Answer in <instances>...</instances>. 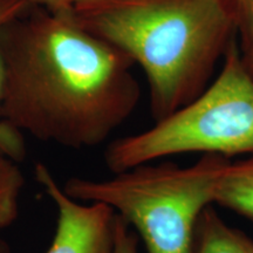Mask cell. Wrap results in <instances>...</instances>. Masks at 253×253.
<instances>
[{"label":"cell","mask_w":253,"mask_h":253,"mask_svg":"<svg viewBox=\"0 0 253 253\" xmlns=\"http://www.w3.org/2000/svg\"><path fill=\"white\" fill-rule=\"evenodd\" d=\"M0 119L45 143L81 150L103 143L141 97L135 65L68 11L30 6L0 34Z\"/></svg>","instance_id":"obj_1"},{"label":"cell","mask_w":253,"mask_h":253,"mask_svg":"<svg viewBox=\"0 0 253 253\" xmlns=\"http://www.w3.org/2000/svg\"><path fill=\"white\" fill-rule=\"evenodd\" d=\"M78 23L143 69L155 122L209 86L236 36L227 0H82Z\"/></svg>","instance_id":"obj_2"},{"label":"cell","mask_w":253,"mask_h":253,"mask_svg":"<svg viewBox=\"0 0 253 253\" xmlns=\"http://www.w3.org/2000/svg\"><path fill=\"white\" fill-rule=\"evenodd\" d=\"M230 158L205 154L190 167L145 163L104 179L71 177L69 197L112 208L142 239L147 253H192L198 218L213 205L217 179Z\"/></svg>","instance_id":"obj_3"},{"label":"cell","mask_w":253,"mask_h":253,"mask_svg":"<svg viewBox=\"0 0 253 253\" xmlns=\"http://www.w3.org/2000/svg\"><path fill=\"white\" fill-rule=\"evenodd\" d=\"M253 154V78L239 54L237 37L224 66L195 100L147 130L114 141L104 162L113 173L179 154Z\"/></svg>","instance_id":"obj_4"},{"label":"cell","mask_w":253,"mask_h":253,"mask_svg":"<svg viewBox=\"0 0 253 253\" xmlns=\"http://www.w3.org/2000/svg\"><path fill=\"white\" fill-rule=\"evenodd\" d=\"M34 178L58 210V221L46 253H114L118 214L102 203L73 199L49 168L37 163Z\"/></svg>","instance_id":"obj_5"},{"label":"cell","mask_w":253,"mask_h":253,"mask_svg":"<svg viewBox=\"0 0 253 253\" xmlns=\"http://www.w3.org/2000/svg\"><path fill=\"white\" fill-rule=\"evenodd\" d=\"M213 204L253 223V154L245 160L229 161L214 186Z\"/></svg>","instance_id":"obj_6"},{"label":"cell","mask_w":253,"mask_h":253,"mask_svg":"<svg viewBox=\"0 0 253 253\" xmlns=\"http://www.w3.org/2000/svg\"><path fill=\"white\" fill-rule=\"evenodd\" d=\"M192 253H253V239L230 226L209 205L198 218Z\"/></svg>","instance_id":"obj_7"},{"label":"cell","mask_w":253,"mask_h":253,"mask_svg":"<svg viewBox=\"0 0 253 253\" xmlns=\"http://www.w3.org/2000/svg\"><path fill=\"white\" fill-rule=\"evenodd\" d=\"M28 0H0V34L2 28L12 19L20 15L30 7ZM2 87H4V65L0 48V106H1ZM0 154L20 162L26 156V144L23 132L0 119Z\"/></svg>","instance_id":"obj_8"},{"label":"cell","mask_w":253,"mask_h":253,"mask_svg":"<svg viewBox=\"0 0 253 253\" xmlns=\"http://www.w3.org/2000/svg\"><path fill=\"white\" fill-rule=\"evenodd\" d=\"M24 182L17 161L0 154V231L11 226L18 218Z\"/></svg>","instance_id":"obj_9"},{"label":"cell","mask_w":253,"mask_h":253,"mask_svg":"<svg viewBox=\"0 0 253 253\" xmlns=\"http://www.w3.org/2000/svg\"><path fill=\"white\" fill-rule=\"evenodd\" d=\"M235 17L239 54L253 78V0H227Z\"/></svg>","instance_id":"obj_10"},{"label":"cell","mask_w":253,"mask_h":253,"mask_svg":"<svg viewBox=\"0 0 253 253\" xmlns=\"http://www.w3.org/2000/svg\"><path fill=\"white\" fill-rule=\"evenodd\" d=\"M114 253H138V236L119 214L118 220H116V238Z\"/></svg>","instance_id":"obj_11"},{"label":"cell","mask_w":253,"mask_h":253,"mask_svg":"<svg viewBox=\"0 0 253 253\" xmlns=\"http://www.w3.org/2000/svg\"><path fill=\"white\" fill-rule=\"evenodd\" d=\"M82 0H28L33 7L45 8L49 11H68L73 9Z\"/></svg>","instance_id":"obj_12"},{"label":"cell","mask_w":253,"mask_h":253,"mask_svg":"<svg viewBox=\"0 0 253 253\" xmlns=\"http://www.w3.org/2000/svg\"><path fill=\"white\" fill-rule=\"evenodd\" d=\"M0 253H11V248H9L8 243H6L2 239H0Z\"/></svg>","instance_id":"obj_13"}]
</instances>
